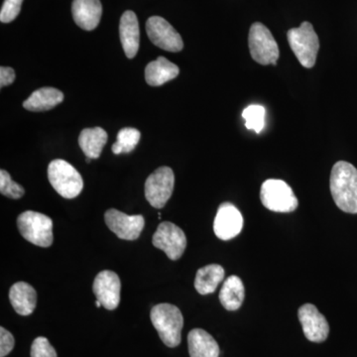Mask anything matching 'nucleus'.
I'll list each match as a JSON object with an SVG mask.
<instances>
[{
    "label": "nucleus",
    "mask_w": 357,
    "mask_h": 357,
    "mask_svg": "<svg viewBox=\"0 0 357 357\" xmlns=\"http://www.w3.org/2000/svg\"><path fill=\"white\" fill-rule=\"evenodd\" d=\"M243 227V217L234 204L223 203L218 206L213 231L222 241H230L241 234Z\"/></svg>",
    "instance_id": "13"
},
{
    "label": "nucleus",
    "mask_w": 357,
    "mask_h": 357,
    "mask_svg": "<svg viewBox=\"0 0 357 357\" xmlns=\"http://www.w3.org/2000/svg\"><path fill=\"white\" fill-rule=\"evenodd\" d=\"M64 100V93L55 88L37 89L23 102V107L29 112H46L57 107Z\"/></svg>",
    "instance_id": "20"
},
{
    "label": "nucleus",
    "mask_w": 357,
    "mask_h": 357,
    "mask_svg": "<svg viewBox=\"0 0 357 357\" xmlns=\"http://www.w3.org/2000/svg\"><path fill=\"white\" fill-rule=\"evenodd\" d=\"M14 79H15V72H14L13 68H0V86L1 88L13 84Z\"/></svg>",
    "instance_id": "30"
},
{
    "label": "nucleus",
    "mask_w": 357,
    "mask_h": 357,
    "mask_svg": "<svg viewBox=\"0 0 357 357\" xmlns=\"http://www.w3.org/2000/svg\"><path fill=\"white\" fill-rule=\"evenodd\" d=\"M14 347V337L8 331L0 328V357L8 356Z\"/></svg>",
    "instance_id": "29"
},
{
    "label": "nucleus",
    "mask_w": 357,
    "mask_h": 357,
    "mask_svg": "<svg viewBox=\"0 0 357 357\" xmlns=\"http://www.w3.org/2000/svg\"><path fill=\"white\" fill-rule=\"evenodd\" d=\"M260 199L267 210L275 213H292L299 206L292 188L282 180L269 178L261 185Z\"/></svg>",
    "instance_id": "6"
},
{
    "label": "nucleus",
    "mask_w": 357,
    "mask_h": 357,
    "mask_svg": "<svg viewBox=\"0 0 357 357\" xmlns=\"http://www.w3.org/2000/svg\"><path fill=\"white\" fill-rule=\"evenodd\" d=\"M153 245L161 249L171 260H178L187 248V237L180 227L173 222L160 223L153 236Z\"/></svg>",
    "instance_id": "9"
},
{
    "label": "nucleus",
    "mask_w": 357,
    "mask_h": 357,
    "mask_svg": "<svg viewBox=\"0 0 357 357\" xmlns=\"http://www.w3.org/2000/svg\"><path fill=\"white\" fill-rule=\"evenodd\" d=\"M107 142V133L100 128H86L79 136V145L88 158L98 159Z\"/></svg>",
    "instance_id": "22"
},
{
    "label": "nucleus",
    "mask_w": 357,
    "mask_h": 357,
    "mask_svg": "<svg viewBox=\"0 0 357 357\" xmlns=\"http://www.w3.org/2000/svg\"><path fill=\"white\" fill-rule=\"evenodd\" d=\"M48 178L52 187L63 198H76L83 191L84 181L81 174L65 160H54L49 164Z\"/></svg>",
    "instance_id": "3"
},
{
    "label": "nucleus",
    "mask_w": 357,
    "mask_h": 357,
    "mask_svg": "<svg viewBox=\"0 0 357 357\" xmlns=\"http://www.w3.org/2000/svg\"><path fill=\"white\" fill-rule=\"evenodd\" d=\"M243 117L245 119V126L249 130L260 133L265 126V109L262 105H249L243 110Z\"/></svg>",
    "instance_id": "25"
},
{
    "label": "nucleus",
    "mask_w": 357,
    "mask_h": 357,
    "mask_svg": "<svg viewBox=\"0 0 357 357\" xmlns=\"http://www.w3.org/2000/svg\"><path fill=\"white\" fill-rule=\"evenodd\" d=\"M96 306L98 307H100V306H102V303H100V301L96 300Z\"/></svg>",
    "instance_id": "31"
},
{
    "label": "nucleus",
    "mask_w": 357,
    "mask_h": 357,
    "mask_svg": "<svg viewBox=\"0 0 357 357\" xmlns=\"http://www.w3.org/2000/svg\"><path fill=\"white\" fill-rule=\"evenodd\" d=\"M17 225L21 236L34 245L49 248L53 243V220L46 215L24 211L18 217Z\"/></svg>",
    "instance_id": "5"
},
{
    "label": "nucleus",
    "mask_w": 357,
    "mask_h": 357,
    "mask_svg": "<svg viewBox=\"0 0 357 357\" xmlns=\"http://www.w3.org/2000/svg\"><path fill=\"white\" fill-rule=\"evenodd\" d=\"M31 357H58L55 349L46 337H39L33 342Z\"/></svg>",
    "instance_id": "27"
},
{
    "label": "nucleus",
    "mask_w": 357,
    "mask_h": 357,
    "mask_svg": "<svg viewBox=\"0 0 357 357\" xmlns=\"http://www.w3.org/2000/svg\"><path fill=\"white\" fill-rule=\"evenodd\" d=\"M287 38L301 65L307 69L314 67L319 49V41L311 23L306 21L300 27L289 30Z\"/></svg>",
    "instance_id": "4"
},
{
    "label": "nucleus",
    "mask_w": 357,
    "mask_h": 357,
    "mask_svg": "<svg viewBox=\"0 0 357 357\" xmlns=\"http://www.w3.org/2000/svg\"><path fill=\"white\" fill-rule=\"evenodd\" d=\"M331 192L337 208L344 213H357V169L352 164L338 161L333 167Z\"/></svg>",
    "instance_id": "1"
},
{
    "label": "nucleus",
    "mask_w": 357,
    "mask_h": 357,
    "mask_svg": "<svg viewBox=\"0 0 357 357\" xmlns=\"http://www.w3.org/2000/svg\"><path fill=\"white\" fill-rule=\"evenodd\" d=\"M249 51L251 57L259 64L276 65L279 59V48L273 35L266 26L255 22L249 30Z\"/></svg>",
    "instance_id": "7"
},
{
    "label": "nucleus",
    "mask_w": 357,
    "mask_h": 357,
    "mask_svg": "<svg viewBox=\"0 0 357 357\" xmlns=\"http://www.w3.org/2000/svg\"><path fill=\"white\" fill-rule=\"evenodd\" d=\"M72 13L79 27L91 31L100 24L102 14V3L100 0H74Z\"/></svg>",
    "instance_id": "15"
},
{
    "label": "nucleus",
    "mask_w": 357,
    "mask_h": 357,
    "mask_svg": "<svg viewBox=\"0 0 357 357\" xmlns=\"http://www.w3.org/2000/svg\"><path fill=\"white\" fill-rule=\"evenodd\" d=\"M89 162H91V158H88V157H86V163H89Z\"/></svg>",
    "instance_id": "32"
},
{
    "label": "nucleus",
    "mask_w": 357,
    "mask_h": 357,
    "mask_svg": "<svg viewBox=\"0 0 357 357\" xmlns=\"http://www.w3.org/2000/svg\"><path fill=\"white\" fill-rule=\"evenodd\" d=\"M22 2L23 0H4L0 11V21L9 23L15 20L20 13Z\"/></svg>",
    "instance_id": "28"
},
{
    "label": "nucleus",
    "mask_w": 357,
    "mask_h": 357,
    "mask_svg": "<svg viewBox=\"0 0 357 357\" xmlns=\"http://www.w3.org/2000/svg\"><path fill=\"white\" fill-rule=\"evenodd\" d=\"M119 35L126 57L133 59L137 55L140 44L139 23L133 11L128 10L122 14L119 23Z\"/></svg>",
    "instance_id": "16"
},
{
    "label": "nucleus",
    "mask_w": 357,
    "mask_h": 357,
    "mask_svg": "<svg viewBox=\"0 0 357 357\" xmlns=\"http://www.w3.org/2000/svg\"><path fill=\"white\" fill-rule=\"evenodd\" d=\"M140 137V131L136 128L121 129L117 134L116 142L112 145V152L116 155L130 153L137 146Z\"/></svg>",
    "instance_id": "24"
},
{
    "label": "nucleus",
    "mask_w": 357,
    "mask_h": 357,
    "mask_svg": "<svg viewBox=\"0 0 357 357\" xmlns=\"http://www.w3.org/2000/svg\"><path fill=\"white\" fill-rule=\"evenodd\" d=\"M298 317L307 340L312 342H325L330 333V326L314 305H303L298 311Z\"/></svg>",
    "instance_id": "14"
},
{
    "label": "nucleus",
    "mask_w": 357,
    "mask_h": 357,
    "mask_svg": "<svg viewBox=\"0 0 357 357\" xmlns=\"http://www.w3.org/2000/svg\"><path fill=\"white\" fill-rule=\"evenodd\" d=\"M218 297L225 310L236 311L243 305L245 297L243 282L239 277L229 276L223 283Z\"/></svg>",
    "instance_id": "21"
},
{
    "label": "nucleus",
    "mask_w": 357,
    "mask_h": 357,
    "mask_svg": "<svg viewBox=\"0 0 357 357\" xmlns=\"http://www.w3.org/2000/svg\"><path fill=\"white\" fill-rule=\"evenodd\" d=\"M146 31L148 37L155 46L168 52L183 50L184 43L182 37L164 18L159 16L150 17L147 20Z\"/></svg>",
    "instance_id": "10"
},
{
    "label": "nucleus",
    "mask_w": 357,
    "mask_h": 357,
    "mask_svg": "<svg viewBox=\"0 0 357 357\" xmlns=\"http://www.w3.org/2000/svg\"><path fill=\"white\" fill-rule=\"evenodd\" d=\"M180 74L178 66L173 64L166 58L159 57L152 61L145 69V79L151 86H159L172 81Z\"/></svg>",
    "instance_id": "19"
},
{
    "label": "nucleus",
    "mask_w": 357,
    "mask_h": 357,
    "mask_svg": "<svg viewBox=\"0 0 357 357\" xmlns=\"http://www.w3.org/2000/svg\"><path fill=\"white\" fill-rule=\"evenodd\" d=\"M190 356L218 357L220 347L210 333L202 328H195L188 335Z\"/></svg>",
    "instance_id": "18"
},
{
    "label": "nucleus",
    "mask_w": 357,
    "mask_h": 357,
    "mask_svg": "<svg viewBox=\"0 0 357 357\" xmlns=\"http://www.w3.org/2000/svg\"><path fill=\"white\" fill-rule=\"evenodd\" d=\"M9 299L17 314L20 316H29L36 307L37 293L29 284L18 282L10 288Z\"/></svg>",
    "instance_id": "17"
},
{
    "label": "nucleus",
    "mask_w": 357,
    "mask_h": 357,
    "mask_svg": "<svg viewBox=\"0 0 357 357\" xmlns=\"http://www.w3.org/2000/svg\"><path fill=\"white\" fill-rule=\"evenodd\" d=\"M175 176L169 167H160L145 182V197L155 208H163L173 194Z\"/></svg>",
    "instance_id": "8"
},
{
    "label": "nucleus",
    "mask_w": 357,
    "mask_h": 357,
    "mask_svg": "<svg viewBox=\"0 0 357 357\" xmlns=\"http://www.w3.org/2000/svg\"><path fill=\"white\" fill-rule=\"evenodd\" d=\"M150 318L167 347H176L181 344L184 318L178 307L167 303L157 305L151 310Z\"/></svg>",
    "instance_id": "2"
},
{
    "label": "nucleus",
    "mask_w": 357,
    "mask_h": 357,
    "mask_svg": "<svg viewBox=\"0 0 357 357\" xmlns=\"http://www.w3.org/2000/svg\"><path fill=\"white\" fill-rule=\"evenodd\" d=\"M121 283L119 275L110 270L100 272L93 281V291L96 300L109 311L116 309L121 302Z\"/></svg>",
    "instance_id": "12"
},
{
    "label": "nucleus",
    "mask_w": 357,
    "mask_h": 357,
    "mask_svg": "<svg viewBox=\"0 0 357 357\" xmlns=\"http://www.w3.org/2000/svg\"><path fill=\"white\" fill-rule=\"evenodd\" d=\"M0 192L7 198L17 199L24 196V188L11 178L6 170L0 171Z\"/></svg>",
    "instance_id": "26"
},
{
    "label": "nucleus",
    "mask_w": 357,
    "mask_h": 357,
    "mask_svg": "<svg viewBox=\"0 0 357 357\" xmlns=\"http://www.w3.org/2000/svg\"><path fill=\"white\" fill-rule=\"evenodd\" d=\"M105 220L107 227L124 241L137 239L145 225L142 215H128L115 208H110L105 213Z\"/></svg>",
    "instance_id": "11"
},
{
    "label": "nucleus",
    "mask_w": 357,
    "mask_h": 357,
    "mask_svg": "<svg viewBox=\"0 0 357 357\" xmlns=\"http://www.w3.org/2000/svg\"><path fill=\"white\" fill-rule=\"evenodd\" d=\"M225 278V269L220 265H206L198 270L195 279V288L201 295H208L217 290Z\"/></svg>",
    "instance_id": "23"
}]
</instances>
